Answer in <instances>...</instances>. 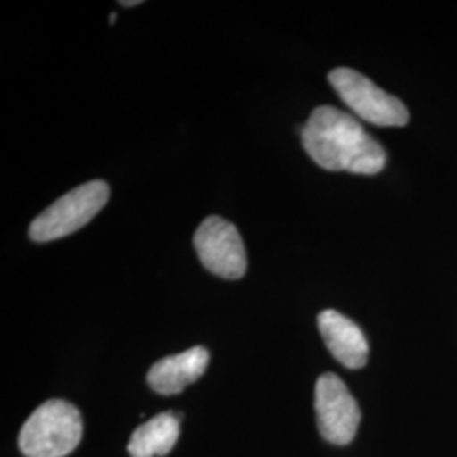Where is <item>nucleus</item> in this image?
I'll use <instances>...</instances> for the list:
<instances>
[{"instance_id":"10","label":"nucleus","mask_w":457,"mask_h":457,"mask_svg":"<svg viewBox=\"0 0 457 457\" xmlns=\"http://www.w3.org/2000/svg\"><path fill=\"white\" fill-rule=\"evenodd\" d=\"M120 5H126V7H132V5H139L141 0H132V2H119Z\"/></svg>"},{"instance_id":"8","label":"nucleus","mask_w":457,"mask_h":457,"mask_svg":"<svg viewBox=\"0 0 457 457\" xmlns=\"http://www.w3.org/2000/svg\"><path fill=\"white\" fill-rule=\"evenodd\" d=\"M209 360V351L195 345L181 354L154 362L147 373V383L160 395H177L205 373Z\"/></svg>"},{"instance_id":"5","label":"nucleus","mask_w":457,"mask_h":457,"mask_svg":"<svg viewBox=\"0 0 457 457\" xmlns=\"http://www.w3.org/2000/svg\"><path fill=\"white\" fill-rule=\"evenodd\" d=\"M202 264L217 277L239 279L247 268L245 247L239 230L222 217H207L194 237Z\"/></svg>"},{"instance_id":"4","label":"nucleus","mask_w":457,"mask_h":457,"mask_svg":"<svg viewBox=\"0 0 457 457\" xmlns=\"http://www.w3.org/2000/svg\"><path fill=\"white\" fill-rule=\"evenodd\" d=\"M328 82L344 104L361 117L379 128H403L409 124V111L400 98L393 97L360 71L336 68Z\"/></svg>"},{"instance_id":"3","label":"nucleus","mask_w":457,"mask_h":457,"mask_svg":"<svg viewBox=\"0 0 457 457\" xmlns=\"http://www.w3.org/2000/svg\"><path fill=\"white\" fill-rule=\"evenodd\" d=\"M109 194V185L102 180L73 188L34 219L29 237L36 243H49L85 228L105 207Z\"/></svg>"},{"instance_id":"7","label":"nucleus","mask_w":457,"mask_h":457,"mask_svg":"<svg viewBox=\"0 0 457 457\" xmlns=\"http://www.w3.org/2000/svg\"><path fill=\"white\" fill-rule=\"evenodd\" d=\"M319 330L330 354L349 370H361L368 362L370 345L360 327L337 311L320 312Z\"/></svg>"},{"instance_id":"2","label":"nucleus","mask_w":457,"mask_h":457,"mask_svg":"<svg viewBox=\"0 0 457 457\" xmlns=\"http://www.w3.org/2000/svg\"><path fill=\"white\" fill-rule=\"evenodd\" d=\"M79 409L65 400H48L34 410L19 434V449L26 457H65L82 441Z\"/></svg>"},{"instance_id":"1","label":"nucleus","mask_w":457,"mask_h":457,"mask_svg":"<svg viewBox=\"0 0 457 457\" xmlns=\"http://www.w3.org/2000/svg\"><path fill=\"white\" fill-rule=\"evenodd\" d=\"M312 160L327 171L376 175L386 164V151L360 120L332 105H320L302 129Z\"/></svg>"},{"instance_id":"9","label":"nucleus","mask_w":457,"mask_h":457,"mask_svg":"<svg viewBox=\"0 0 457 457\" xmlns=\"http://www.w3.org/2000/svg\"><path fill=\"white\" fill-rule=\"evenodd\" d=\"M180 417L164 411L137 427L128 444L132 457L166 456L179 441Z\"/></svg>"},{"instance_id":"6","label":"nucleus","mask_w":457,"mask_h":457,"mask_svg":"<svg viewBox=\"0 0 457 457\" xmlns=\"http://www.w3.org/2000/svg\"><path fill=\"white\" fill-rule=\"evenodd\" d=\"M317 425L327 442L345 445L356 437L361 422V410L343 379L326 373L315 385Z\"/></svg>"}]
</instances>
